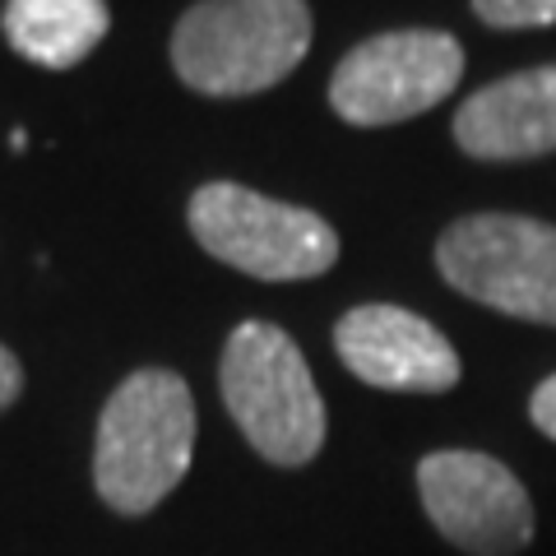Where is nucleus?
Masks as SVG:
<instances>
[{"mask_svg": "<svg viewBox=\"0 0 556 556\" xmlns=\"http://www.w3.org/2000/svg\"><path fill=\"white\" fill-rule=\"evenodd\" d=\"M195 455V394L167 367L130 371L102 404L93 486L116 515H149L177 492Z\"/></svg>", "mask_w": 556, "mask_h": 556, "instance_id": "nucleus-1", "label": "nucleus"}, {"mask_svg": "<svg viewBox=\"0 0 556 556\" xmlns=\"http://www.w3.org/2000/svg\"><path fill=\"white\" fill-rule=\"evenodd\" d=\"M223 408L247 445L274 468H306L320 455L329 417L302 348L274 320H241L218 357Z\"/></svg>", "mask_w": 556, "mask_h": 556, "instance_id": "nucleus-2", "label": "nucleus"}, {"mask_svg": "<svg viewBox=\"0 0 556 556\" xmlns=\"http://www.w3.org/2000/svg\"><path fill=\"white\" fill-rule=\"evenodd\" d=\"M311 33L306 0H200L172 28V70L204 98H251L306 61Z\"/></svg>", "mask_w": 556, "mask_h": 556, "instance_id": "nucleus-3", "label": "nucleus"}, {"mask_svg": "<svg viewBox=\"0 0 556 556\" xmlns=\"http://www.w3.org/2000/svg\"><path fill=\"white\" fill-rule=\"evenodd\" d=\"M186 223L204 255L260 283H306L339 265V232L320 214L237 181L200 186L186 204Z\"/></svg>", "mask_w": 556, "mask_h": 556, "instance_id": "nucleus-4", "label": "nucleus"}, {"mask_svg": "<svg viewBox=\"0 0 556 556\" xmlns=\"http://www.w3.org/2000/svg\"><path fill=\"white\" fill-rule=\"evenodd\" d=\"M437 269L459 298L501 316L556 325V228L529 214H464L437 241Z\"/></svg>", "mask_w": 556, "mask_h": 556, "instance_id": "nucleus-5", "label": "nucleus"}, {"mask_svg": "<svg viewBox=\"0 0 556 556\" xmlns=\"http://www.w3.org/2000/svg\"><path fill=\"white\" fill-rule=\"evenodd\" d=\"M464 47L445 28H394L357 42L329 75V108L348 126L376 130L422 116L459 89Z\"/></svg>", "mask_w": 556, "mask_h": 556, "instance_id": "nucleus-6", "label": "nucleus"}, {"mask_svg": "<svg viewBox=\"0 0 556 556\" xmlns=\"http://www.w3.org/2000/svg\"><path fill=\"white\" fill-rule=\"evenodd\" d=\"M417 496L431 529L464 556H519L533 543L529 486L496 455L431 450L417 459Z\"/></svg>", "mask_w": 556, "mask_h": 556, "instance_id": "nucleus-7", "label": "nucleus"}, {"mask_svg": "<svg viewBox=\"0 0 556 556\" xmlns=\"http://www.w3.org/2000/svg\"><path fill=\"white\" fill-rule=\"evenodd\" d=\"M334 353L362 386L390 394H445L464 376L455 343L417 311L390 302L343 311L334 325Z\"/></svg>", "mask_w": 556, "mask_h": 556, "instance_id": "nucleus-8", "label": "nucleus"}, {"mask_svg": "<svg viewBox=\"0 0 556 556\" xmlns=\"http://www.w3.org/2000/svg\"><path fill=\"white\" fill-rule=\"evenodd\" d=\"M450 130L473 163L543 159L556 149V65L515 70V75L468 93Z\"/></svg>", "mask_w": 556, "mask_h": 556, "instance_id": "nucleus-9", "label": "nucleus"}, {"mask_svg": "<svg viewBox=\"0 0 556 556\" xmlns=\"http://www.w3.org/2000/svg\"><path fill=\"white\" fill-rule=\"evenodd\" d=\"M0 28L24 61L70 70L108 38L112 10L108 0H5Z\"/></svg>", "mask_w": 556, "mask_h": 556, "instance_id": "nucleus-10", "label": "nucleus"}, {"mask_svg": "<svg viewBox=\"0 0 556 556\" xmlns=\"http://www.w3.org/2000/svg\"><path fill=\"white\" fill-rule=\"evenodd\" d=\"M473 14L486 28H552L556 0H473Z\"/></svg>", "mask_w": 556, "mask_h": 556, "instance_id": "nucleus-11", "label": "nucleus"}, {"mask_svg": "<svg viewBox=\"0 0 556 556\" xmlns=\"http://www.w3.org/2000/svg\"><path fill=\"white\" fill-rule=\"evenodd\" d=\"M529 422L543 431L547 441H556V371L529 394Z\"/></svg>", "mask_w": 556, "mask_h": 556, "instance_id": "nucleus-12", "label": "nucleus"}, {"mask_svg": "<svg viewBox=\"0 0 556 556\" xmlns=\"http://www.w3.org/2000/svg\"><path fill=\"white\" fill-rule=\"evenodd\" d=\"M20 394H24V367H20V357L0 343V413H5Z\"/></svg>", "mask_w": 556, "mask_h": 556, "instance_id": "nucleus-13", "label": "nucleus"}]
</instances>
